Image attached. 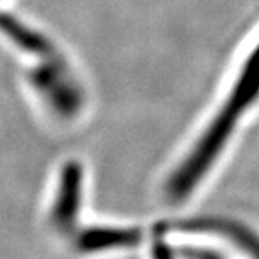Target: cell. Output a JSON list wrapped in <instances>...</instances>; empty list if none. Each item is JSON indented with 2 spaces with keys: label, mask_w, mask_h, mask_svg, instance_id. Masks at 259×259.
Wrapping results in <instances>:
<instances>
[{
  "label": "cell",
  "mask_w": 259,
  "mask_h": 259,
  "mask_svg": "<svg viewBox=\"0 0 259 259\" xmlns=\"http://www.w3.org/2000/svg\"><path fill=\"white\" fill-rule=\"evenodd\" d=\"M0 29H2L14 42H17L20 48H24L25 51H30V53H35V54L51 53V46L48 40H46V37H42V35L37 32H34V30L27 29L24 24L17 22V20L14 17H10V15L0 14Z\"/></svg>",
  "instance_id": "6"
},
{
  "label": "cell",
  "mask_w": 259,
  "mask_h": 259,
  "mask_svg": "<svg viewBox=\"0 0 259 259\" xmlns=\"http://www.w3.org/2000/svg\"><path fill=\"white\" fill-rule=\"evenodd\" d=\"M259 95V44L246 59L244 66L237 76L227 98L226 105L221 108L219 115L214 118L212 125L205 130L199 143L190 152L189 158L180 165L172 175L167 185V194L172 200L185 199L200 179L210 168L212 162L231 137L237 120L242 116Z\"/></svg>",
  "instance_id": "1"
},
{
  "label": "cell",
  "mask_w": 259,
  "mask_h": 259,
  "mask_svg": "<svg viewBox=\"0 0 259 259\" xmlns=\"http://www.w3.org/2000/svg\"><path fill=\"white\" fill-rule=\"evenodd\" d=\"M82 199V167L81 163L67 162L59 175L58 195L54 200L53 222L61 231H71L77 221Z\"/></svg>",
  "instance_id": "3"
},
{
  "label": "cell",
  "mask_w": 259,
  "mask_h": 259,
  "mask_svg": "<svg viewBox=\"0 0 259 259\" xmlns=\"http://www.w3.org/2000/svg\"><path fill=\"white\" fill-rule=\"evenodd\" d=\"M175 229L182 232H212V234H221L241 246L247 254L259 259V239L252 234L249 229L237 222L226 221V219H214V217H202V219H190L182 221L175 224Z\"/></svg>",
  "instance_id": "4"
},
{
  "label": "cell",
  "mask_w": 259,
  "mask_h": 259,
  "mask_svg": "<svg viewBox=\"0 0 259 259\" xmlns=\"http://www.w3.org/2000/svg\"><path fill=\"white\" fill-rule=\"evenodd\" d=\"M152 257L153 259H174V254H172V251H170V247L165 244L163 241H155Z\"/></svg>",
  "instance_id": "7"
},
{
  "label": "cell",
  "mask_w": 259,
  "mask_h": 259,
  "mask_svg": "<svg viewBox=\"0 0 259 259\" xmlns=\"http://www.w3.org/2000/svg\"><path fill=\"white\" fill-rule=\"evenodd\" d=\"M32 84L59 116L71 118L81 110V90L63 64L48 63L39 66L32 72Z\"/></svg>",
  "instance_id": "2"
},
{
  "label": "cell",
  "mask_w": 259,
  "mask_h": 259,
  "mask_svg": "<svg viewBox=\"0 0 259 259\" xmlns=\"http://www.w3.org/2000/svg\"><path fill=\"white\" fill-rule=\"evenodd\" d=\"M142 234L132 227H90L77 236L76 246L82 252H101L137 246Z\"/></svg>",
  "instance_id": "5"
}]
</instances>
